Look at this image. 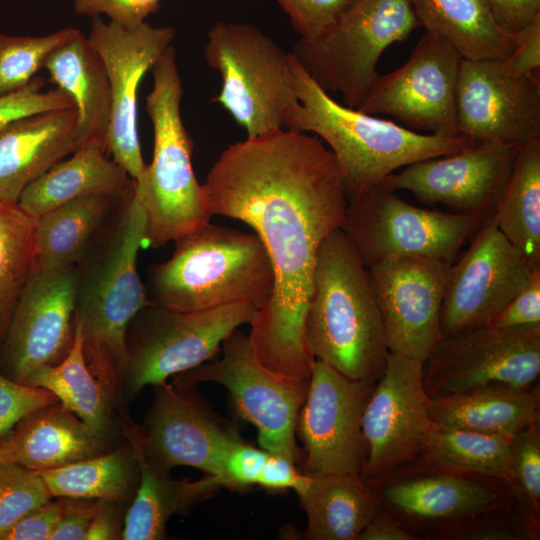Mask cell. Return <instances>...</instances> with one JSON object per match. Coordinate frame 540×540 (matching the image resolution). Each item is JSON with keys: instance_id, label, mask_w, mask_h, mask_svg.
<instances>
[{"instance_id": "7c38bea8", "label": "cell", "mask_w": 540, "mask_h": 540, "mask_svg": "<svg viewBox=\"0 0 540 540\" xmlns=\"http://www.w3.org/2000/svg\"><path fill=\"white\" fill-rule=\"evenodd\" d=\"M173 379L197 385L224 386L237 415L258 432L260 448L283 454L301 465L296 421L309 380L290 378L265 367L256 357L249 335L233 331L222 343V357L208 361Z\"/></svg>"}, {"instance_id": "484cf974", "label": "cell", "mask_w": 540, "mask_h": 540, "mask_svg": "<svg viewBox=\"0 0 540 540\" xmlns=\"http://www.w3.org/2000/svg\"><path fill=\"white\" fill-rule=\"evenodd\" d=\"M121 435L132 445L140 467V482L124 518L121 539L162 540L167 538L166 525L174 515H185L196 505L216 495L222 485L217 477L174 479L145 459L138 425L122 426Z\"/></svg>"}, {"instance_id": "f5cc1de1", "label": "cell", "mask_w": 540, "mask_h": 540, "mask_svg": "<svg viewBox=\"0 0 540 540\" xmlns=\"http://www.w3.org/2000/svg\"><path fill=\"white\" fill-rule=\"evenodd\" d=\"M123 504L99 499L85 540L121 539L125 518V516L122 517Z\"/></svg>"}, {"instance_id": "ac0fdd59", "label": "cell", "mask_w": 540, "mask_h": 540, "mask_svg": "<svg viewBox=\"0 0 540 540\" xmlns=\"http://www.w3.org/2000/svg\"><path fill=\"white\" fill-rule=\"evenodd\" d=\"M374 385L315 360L295 428L303 445L300 468L305 473L360 476L362 416Z\"/></svg>"}, {"instance_id": "ffe728a7", "label": "cell", "mask_w": 540, "mask_h": 540, "mask_svg": "<svg viewBox=\"0 0 540 540\" xmlns=\"http://www.w3.org/2000/svg\"><path fill=\"white\" fill-rule=\"evenodd\" d=\"M77 269L35 268L17 300L0 348V370L24 383L39 368L56 365L75 336Z\"/></svg>"}, {"instance_id": "8992f818", "label": "cell", "mask_w": 540, "mask_h": 540, "mask_svg": "<svg viewBox=\"0 0 540 540\" xmlns=\"http://www.w3.org/2000/svg\"><path fill=\"white\" fill-rule=\"evenodd\" d=\"M151 70L146 112L154 131L153 158L133 180V196L145 214L144 246L160 248L208 224L212 215L192 167L193 141L182 121L183 87L173 45Z\"/></svg>"}, {"instance_id": "3957f363", "label": "cell", "mask_w": 540, "mask_h": 540, "mask_svg": "<svg viewBox=\"0 0 540 540\" xmlns=\"http://www.w3.org/2000/svg\"><path fill=\"white\" fill-rule=\"evenodd\" d=\"M305 330L316 360L362 382L383 375L390 351L369 268L341 228L320 246Z\"/></svg>"}, {"instance_id": "f35d334b", "label": "cell", "mask_w": 540, "mask_h": 540, "mask_svg": "<svg viewBox=\"0 0 540 540\" xmlns=\"http://www.w3.org/2000/svg\"><path fill=\"white\" fill-rule=\"evenodd\" d=\"M508 485L518 505L540 524V424L533 423L510 439Z\"/></svg>"}, {"instance_id": "cb8c5ba5", "label": "cell", "mask_w": 540, "mask_h": 540, "mask_svg": "<svg viewBox=\"0 0 540 540\" xmlns=\"http://www.w3.org/2000/svg\"><path fill=\"white\" fill-rule=\"evenodd\" d=\"M79 147L75 107L36 113L0 127V201L23 191Z\"/></svg>"}, {"instance_id": "83f0119b", "label": "cell", "mask_w": 540, "mask_h": 540, "mask_svg": "<svg viewBox=\"0 0 540 540\" xmlns=\"http://www.w3.org/2000/svg\"><path fill=\"white\" fill-rule=\"evenodd\" d=\"M44 68L50 80L74 103L79 146L91 139L106 145L111 121L110 82L105 65L88 37L76 29L50 54Z\"/></svg>"}, {"instance_id": "836d02e7", "label": "cell", "mask_w": 540, "mask_h": 540, "mask_svg": "<svg viewBox=\"0 0 540 540\" xmlns=\"http://www.w3.org/2000/svg\"><path fill=\"white\" fill-rule=\"evenodd\" d=\"M52 497L105 499L128 504L140 482L132 445L110 449L63 467L39 471Z\"/></svg>"}, {"instance_id": "8d00e7d4", "label": "cell", "mask_w": 540, "mask_h": 540, "mask_svg": "<svg viewBox=\"0 0 540 540\" xmlns=\"http://www.w3.org/2000/svg\"><path fill=\"white\" fill-rule=\"evenodd\" d=\"M36 219L17 203L0 201V348L19 295L36 268Z\"/></svg>"}, {"instance_id": "d6986e66", "label": "cell", "mask_w": 540, "mask_h": 540, "mask_svg": "<svg viewBox=\"0 0 540 540\" xmlns=\"http://www.w3.org/2000/svg\"><path fill=\"white\" fill-rule=\"evenodd\" d=\"M175 29L147 21L126 27L93 17L88 37L100 55L110 82L111 121L107 152L136 180L145 167L137 128V92L147 71L172 45Z\"/></svg>"}, {"instance_id": "e0dca14e", "label": "cell", "mask_w": 540, "mask_h": 540, "mask_svg": "<svg viewBox=\"0 0 540 540\" xmlns=\"http://www.w3.org/2000/svg\"><path fill=\"white\" fill-rule=\"evenodd\" d=\"M423 384V363L389 352L362 416L360 477L372 482L418 458L434 426Z\"/></svg>"}, {"instance_id": "ee69618b", "label": "cell", "mask_w": 540, "mask_h": 540, "mask_svg": "<svg viewBox=\"0 0 540 540\" xmlns=\"http://www.w3.org/2000/svg\"><path fill=\"white\" fill-rule=\"evenodd\" d=\"M268 451L239 440L228 450L219 481L223 488L244 491L257 485Z\"/></svg>"}, {"instance_id": "4dcf8cb0", "label": "cell", "mask_w": 540, "mask_h": 540, "mask_svg": "<svg viewBox=\"0 0 540 540\" xmlns=\"http://www.w3.org/2000/svg\"><path fill=\"white\" fill-rule=\"evenodd\" d=\"M425 32L448 42L463 59H506L515 37L496 22L486 0H411Z\"/></svg>"}, {"instance_id": "7402d4cb", "label": "cell", "mask_w": 540, "mask_h": 540, "mask_svg": "<svg viewBox=\"0 0 540 540\" xmlns=\"http://www.w3.org/2000/svg\"><path fill=\"white\" fill-rule=\"evenodd\" d=\"M520 148L477 141L459 152L410 164L381 183L409 191L421 203L442 204L451 213L487 218L495 213Z\"/></svg>"}, {"instance_id": "ab89813d", "label": "cell", "mask_w": 540, "mask_h": 540, "mask_svg": "<svg viewBox=\"0 0 540 540\" xmlns=\"http://www.w3.org/2000/svg\"><path fill=\"white\" fill-rule=\"evenodd\" d=\"M51 499L39 471L0 462V536Z\"/></svg>"}, {"instance_id": "c3c4849f", "label": "cell", "mask_w": 540, "mask_h": 540, "mask_svg": "<svg viewBox=\"0 0 540 540\" xmlns=\"http://www.w3.org/2000/svg\"><path fill=\"white\" fill-rule=\"evenodd\" d=\"M308 474L289 457L270 453L266 457L257 485L271 492H299L307 483Z\"/></svg>"}, {"instance_id": "52a82bcc", "label": "cell", "mask_w": 540, "mask_h": 540, "mask_svg": "<svg viewBox=\"0 0 540 540\" xmlns=\"http://www.w3.org/2000/svg\"><path fill=\"white\" fill-rule=\"evenodd\" d=\"M203 54L217 71L221 88L213 102L256 138L284 129L299 100L291 79V53L260 28L240 22H216Z\"/></svg>"}, {"instance_id": "ba28073f", "label": "cell", "mask_w": 540, "mask_h": 540, "mask_svg": "<svg viewBox=\"0 0 540 540\" xmlns=\"http://www.w3.org/2000/svg\"><path fill=\"white\" fill-rule=\"evenodd\" d=\"M418 27L411 0H356L319 39H299L290 53L323 90L356 109L384 51Z\"/></svg>"}, {"instance_id": "d6a6232c", "label": "cell", "mask_w": 540, "mask_h": 540, "mask_svg": "<svg viewBox=\"0 0 540 540\" xmlns=\"http://www.w3.org/2000/svg\"><path fill=\"white\" fill-rule=\"evenodd\" d=\"M24 384L52 392L64 407L108 445L111 446L116 435L121 434L115 407L85 362L76 323L74 341L67 356L56 365L39 368Z\"/></svg>"}, {"instance_id": "4316f807", "label": "cell", "mask_w": 540, "mask_h": 540, "mask_svg": "<svg viewBox=\"0 0 540 540\" xmlns=\"http://www.w3.org/2000/svg\"><path fill=\"white\" fill-rule=\"evenodd\" d=\"M132 189L133 179L108 158L106 145L91 139L32 182L17 204L29 216L38 219L79 198L91 195L123 197Z\"/></svg>"}, {"instance_id": "b9f144b4", "label": "cell", "mask_w": 540, "mask_h": 540, "mask_svg": "<svg viewBox=\"0 0 540 540\" xmlns=\"http://www.w3.org/2000/svg\"><path fill=\"white\" fill-rule=\"evenodd\" d=\"M45 80L34 77L20 90L0 97V127L8 122L41 112L74 107L71 97L59 88L43 90Z\"/></svg>"}, {"instance_id": "f1b7e54d", "label": "cell", "mask_w": 540, "mask_h": 540, "mask_svg": "<svg viewBox=\"0 0 540 540\" xmlns=\"http://www.w3.org/2000/svg\"><path fill=\"white\" fill-rule=\"evenodd\" d=\"M432 422L512 438L539 421L538 387L521 389L489 384L469 391L429 398Z\"/></svg>"}, {"instance_id": "f546056e", "label": "cell", "mask_w": 540, "mask_h": 540, "mask_svg": "<svg viewBox=\"0 0 540 540\" xmlns=\"http://www.w3.org/2000/svg\"><path fill=\"white\" fill-rule=\"evenodd\" d=\"M296 494L307 516V540H357L380 511L359 475L308 474L306 485Z\"/></svg>"}, {"instance_id": "1f68e13d", "label": "cell", "mask_w": 540, "mask_h": 540, "mask_svg": "<svg viewBox=\"0 0 540 540\" xmlns=\"http://www.w3.org/2000/svg\"><path fill=\"white\" fill-rule=\"evenodd\" d=\"M124 197L91 195L66 203L36 219V267L46 271L75 267Z\"/></svg>"}, {"instance_id": "7dc6e473", "label": "cell", "mask_w": 540, "mask_h": 540, "mask_svg": "<svg viewBox=\"0 0 540 540\" xmlns=\"http://www.w3.org/2000/svg\"><path fill=\"white\" fill-rule=\"evenodd\" d=\"M57 498L27 514L4 532L0 540H49L65 508V498Z\"/></svg>"}, {"instance_id": "277c9868", "label": "cell", "mask_w": 540, "mask_h": 540, "mask_svg": "<svg viewBox=\"0 0 540 540\" xmlns=\"http://www.w3.org/2000/svg\"><path fill=\"white\" fill-rule=\"evenodd\" d=\"M291 79L299 104L284 129L314 133L332 152L347 201L401 167L459 152L474 144L465 136L416 132L337 102L291 54Z\"/></svg>"}, {"instance_id": "44dd1931", "label": "cell", "mask_w": 540, "mask_h": 540, "mask_svg": "<svg viewBox=\"0 0 540 540\" xmlns=\"http://www.w3.org/2000/svg\"><path fill=\"white\" fill-rule=\"evenodd\" d=\"M539 75H514L504 59H462L456 91L460 135L519 147L540 140Z\"/></svg>"}, {"instance_id": "2e32d148", "label": "cell", "mask_w": 540, "mask_h": 540, "mask_svg": "<svg viewBox=\"0 0 540 540\" xmlns=\"http://www.w3.org/2000/svg\"><path fill=\"white\" fill-rule=\"evenodd\" d=\"M534 269L500 231L494 215L487 217L450 265L440 311L442 337L490 325Z\"/></svg>"}, {"instance_id": "816d5d0a", "label": "cell", "mask_w": 540, "mask_h": 540, "mask_svg": "<svg viewBox=\"0 0 540 540\" xmlns=\"http://www.w3.org/2000/svg\"><path fill=\"white\" fill-rule=\"evenodd\" d=\"M499 26L516 35L540 16V0H486Z\"/></svg>"}, {"instance_id": "5b68a950", "label": "cell", "mask_w": 540, "mask_h": 540, "mask_svg": "<svg viewBox=\"0 0 540 540\" xmlns=\"http://www.w3.org/2000/svg\"><path fill=\"white\" fill-rule=\"evenodd\" d=\"M273 269L255 233L211 224L177 239L172 256L148 271L151 303L200 311L236 303L257 308L271 295Z\"/></svg>"}, {"instance_id": "d590c367", "label": "cell", "mask_w": 540, "mask_h": 540, "mask_svg": "<svg viewBox=\"0 0 540 540\" xmlns=\"http://www.w3.org/2000/svg\"><path fill=\"white\" fill-rule=\"evenodd\" d=\"M511 438L434 424L419 457L437 466L508 482Z\"/></svg>"}, {"instance_id": "8fae6325", "label": "cell", "mask_w": 540, "mask_h": 540, "mask_svg": "<svg viewBox=\"0 0 540 540\" xmlns=\"http://www.w3.org/2000/svg\"><path fill=\"white\" fill-rule=\"evenodd\" d=\"M366 484L380 511L417 540H444L470 517L516 502L502 479L443 468L421 457Z\"/></svg>"}, {"instance_id": "f6af8a7d", "label": "cell", "mask_w": 540, "mask_h": 540, "mask_svg": "<svg viewBox=\"0 0 540 540\" xmlns=\"http://www.w3.org/2000/svg\"><path fill=\"white\" fill-rule=\"evenodd\" d=\"M162 0H76V13L89 17L107 16L111 21L134 27L157 12Z\"/></svg>"}, {"instance_id": "7a4b0ae2", "label": "cell", "mask_w": 540, "mask_h": 540, "mask_svg": "<svg viewBox=\"0 0 540 540\" xmlns=\"http://www.w3.org/2000/svg\"><path fill=\"white\" fill-rule=\"evenodd\" d=\"M145 214L132 191L122 198L76 265L75 323L85 362L110 397L119 420L133 421L122 391L126 337L151 302L137 272Z\"/></svg>"}, {"instance_id": "d4e9b609", "label": "cell", "mask_w": 540, "mask_h": 540, "mask_svg": "<svg viewBox=\"0 0 540 540\" xmlns=\"http://www.w3.org/2000/svg\"><path fill=\"white\" fill-rule=\"evenodd\" d=\"M110 448L57 401L27 415L0 440V462L44 471L99 455Z\"/></svg>"}, {"instance_id": "e575fe53", "label": "cell", "mask_w": 540, "mask_h": 540, "mask_svg": "<svg viewBox=\"0 0 540 540\" xmlns=\"http://www.w3.org/2000/svg\"><path fill=\"white\" fill-rule=\"evenodd\" d=\"M494 217L529 264L540 267V140L521 146Z\"/></svg>"}, {"instance_id": "60d3db41", "label": "cell", "mask_w": 540, "mask_h": 540, "mask_svg": "<svg viewBox=\"0 0 540 540\" xmlns=\"http://www.w3.org/2000/svg\"><path fill=\"white\" fill-rule=\"evenodd\" d=\"M288 15L300 39H319L356 0H274Z\"/></svg>"}, {"instance_id": "11a10c76", "label": "cell", "mask_w": 540, "mask_h": 540, "mask_svg": "<svg viewBox=\"0 0 540 540\" xmlns=\"http://www.w3.org/2000/svg\"><path fill=\"white\" fill-rule=\"evenodd\" d=\"M74 1H76V0H74Z\"/></svg>"}, {"instance_id": "5bb4252c", "label": "cell", "mask_w": 540, "mask_h": 540, "mask_svg": "<svg viewBox=\"0 0 540 540\" xmlns=\"http://www.w3.org/2000/svg\"><path fill=\"white\" fill-rule=\"evenodd\" d=\"M138 439L152 466L166 472L189 466L219 480L228 450L243 438L196 385L173 379L153 386V402L138 425Z\"/></svg>"}, {"instance_id": "681fc988", "label": "cell", "mask_w": 540, "mask_h": 540, "mask_svg": "<svg viewBox=\"0 0 540 540\" xmlns=\"http://www.w3.org/2000/svg\"><path fill=\"white\" fill-rule=\"evenodd\" d=\"M515 37V47L504 59L507 69L517 76L540 74V16Z\"/></svg>"}, {"instance_id": "603a6c76", "label": "cell", "mask_w": 540, "mask_h": 540, "mask_svg": "<svg viewBox=\"0 0 540 540\" xmlns=\"http://www.w3.org/2000/svg\"><path fill=\"white\" fill-rule=\"evenodd\" d=\"M450 265L405 256L368 267L390 352L424 363L441 340L440 311Z\"/></svg>"}, {"instance_id": "6da1fadb", "label": "cell", "mask_w": 540, "mask_h": 540, "mask_svg": "<svg viewBox=\"0 0 540 540\" xmlns=\"http://www.w3.org/2000/svg\"><path fill=\"white\" fill-rule=\"evenodd\" d=\"M202 187L211 215L249 225L272 265V293L249 323L256 357L309 380L316 359L305 321L316 260L347 205L332 152L317 136L289 129L246 138L222 152Z\"/></svg>"}, {"instance_id": "30bf717a", "label": "cell", "mask_w": 540, "mask_h": 540, "mask_svg": "<svg viewBox=\"0 0 540 540\" xmlns=\"http://www.w3.org/2000/svg\"><path fill=\"white\" fill-rule=\"evenodd\" d=\"M485 219L416 207L380 182L347 201L340 228L367 267L405 256L452 264Z\"/></svg>"}, {"instance_id": "74e56055", "label": "cell", "mask_w": 540, "mask_h": 540, "mask_svg": "<svg viewBox=\"0 0 540 540\" xmlns=\"http://www.w3.org/2000/svg\"><path fill=\"white\" fill-rule=\"evenodd\" d=\"M75 31L70 27L45 36L0 34V97L25 87Z\"/></svg>"}, {"instance_id": "db71d44e", "label": "cell", "mask_w": 540, "mask_h": 540, "mask_svg": "<svg viewBox=\"0 0 540 540\" xmlns=\"http://www.w3.org/2000/svg\"><path fill=\"white\" fill-rule=\"evenodd\" d=\"M357 540H417V538L379 511L361 531Z\"/></svg>"}, {"instance_id": "9a60e30c", "label": "cell", "mask_w": 540, "mask_h": 540, "mask_svg": "<svg viewBox=\"0 0 540 540\" xmlns=\"http://www.w3.org/2000/svg\"><path fill=\"white\" fill-rule=\"evenodd\" d=\"M462 59L444 39L425 32L402 66L377 76L356 109L392 116L416 132L462 136L456 108Z\"/></svg>"}, {"instance_id": "bcb514c9", "label": "cell", "mask_w": 540, "mask_h": 540, "mask_svg": "<svg viewBox=\"0 0 540 540\" xmlns=\"http://www.w3.org/2000/svg\"><path fill=\"white\" fill-rule=\"evenodd\" d=\"M540 324V267L535 268L523 287L490 325L518 327Z\"/></svg>"}, {"instance_id": "f907efd6", "label": "cell", "mask_w": 540, "mask_h": 540, "mask_svg": "<svg viewBox=\"0 0 540 540\" xmlns=\"http://www.w3.org/2000/svg\"><path fill=\"white\" fill-rule=\"evenodd\" d=\"M64 498L63 514L49 540H85L99 499Z\"/></svg>"}, {"instance_id": "4fadbf2b", "label": "cell", "mask_w": 540, "mask_h": 540, "mask_svg": "<svg viewBox=\"0 0 540 540\" xmlns=\"http://www.w3.org/2000/svg\"><path fill=\"white\" fill-rule=\"evenodd\" d=\"M540 324L486 325L442 337L423 363V384L430 398L489 385L538 387Z\"/></svg>"}, {"instance_id": "9c48e42d", "label": "cell", "mask_w": 540, "mask_h": 540, "mask_svg": "<svg viewBox=\"0 0 540 540\" xmlns=\"http://www.w3.org/2000/svg\"><path fill=\"white\" fill-rule=\"evenodd\" d=\"M256 310L250 303L200 311H175L154 303L143 308L127 331L125 400H132L148 385L210 361L233 331L250 323Z\"/></svg>"}, {"instance_id": "7bdbcfd3", "label": "cell", "mask_w": 540, "mask_h": 540, "mask_svg": "<svg viewBox=\"0 0 540 540\" xmlns=\"http://www.w3.org/2000/svg\"><path fill=\"white\" fill-rule=\"evenodd\" d=\"M57 401L47 389L16 382L0 370V440L27 415Z\"/></svg>"}]
</instances>
